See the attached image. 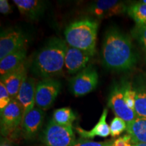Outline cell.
I'll return each mask as SVG.
<instances>
[{
  "instance_id": "9a60e30c",
  "label": "cell",
  "mask_w": 146,
  "mask_h": 146,
  "mask_svg": "<svg viewBox=\"0 0 146 146\" xmlns=\"http://www.w3.org/2000/svg\"><path fill=\"white\" fill-rule=\"evenodd\" d=\"M14 3L23 16L32 20L41 16L45 9V3L39 0H14Z\"/></svg>"
},
{
  "instance_id": "ffe728a7",
  "label": "cell",
  "mask_w": 146,
  "mask_h": 146,
  "mask_svg": "<svg viewBox=\"0 0 146 146\" xmlns=\"http://www.w3.org/2000/svg\"><path fill=\"white\" fill-rule=\"evenodd\" d=\"M127 14L138 26L146 25V4L141 2L131 4L127 8Z\"/></svg>"
},
{
  "instance_id": "4fadbf2b",
  "label": "cell",
  "mask_w": 146,
  "mask_h": 146,
  "mask_svg": "<svg viewBox=\"0 0 146 146\" xmlns=\"http://www.w3.org/2000/svg\"><path fill=\"white\" fill-rule=\"evenodd\" d=\"M36 85L33 78L27 76L18 91L16 100L23 109V116L35 108Z\"/></svg>"
},
{
  "instance_id": "e0dca14e",
  "label": "cell",
  "mask_w": 146,
  "mask_h": 146,
  "mask_svg": "<svg viewBox=\"0 0 146 146\" xmlns=\"http://www.w3.org/2000/svg\"><path fill=\"white\" fill-rule=\"evenodd\" d=\"M27 58V47L8 55L0 60V74L2 76L15 70L25 62Z\"/></svg>"
},
{
  "instance_id": "d4e9b609",
  "label": "cell",
  "mask_w": 146,
  "mask_h": 146,
  "mask_svg": "<svg viewBox=\"0 0 146 146\" xmlns=\"http://www.w3.org/2000/svg\"><path fill=\"white\" fill-rule=\"evenodd\" d=\"M112 143L113 140L102 142H96L91 141L89 139L81 138L78 139H76L75 141L71 146H112Z\"/></svg>"
},
{
  "instance_id": "4316f807",
  "label": "cell",
  "mask_w": 146,
  "mask_h": 146,
  "mask_svg": "<svg viewBox=\"0 0 146 146\" xmlns=\"http://www.w3.org/2000/svg\"><path fill=\"white\" fill-rule=\"evenodd\" d=\"M112 146H133L132 140L129 134L113 141Z\"/></svg>"
},
{
  "instance_id": "7c38bea8",
  "label": "cell",
  "mask_w": 146,
  "mask_h": 146,
  "mask_svg": "<svg viewBox=\"0 0 146 146\" xmlns=\"http://www.w3.org/2000/svg\"><path fill=\"white\" fill-rule=\"evenodd\" d=\"M44 117V110L38 107H35L23 116L21 127L25 139H31L37 135L43 123Z\"/></svg>"
},
{
  "instance_id": "cb8c5ba5",
  "label": "cell",
  "mask_w": 146,
  "mask_h": 146,
  "mask_svg": "<svg viewBox=\"0 0 146 146\" xmlns=\"http://www.w3.org/2000/svg\"><path fill=\"white\" fill-rule=\"evenodd\" d=\"M131 33L133 37L141 45L144 50L146 51V25L145 26L136 25L133 29Z\"/></svg>"
},
{
  "instance_id": "ba28073f",
  "label": "cell",
  "mask_w": 146,
  "mask_h": 146,
  "mask_svg": "<svg viewBox=\"0 0 146 146\" xmlns=\"http://www.w3.org/2000/svg\"><path fill=\"white\" fill-rule=\"evenodd\" d=\"M0 114L1 134L4 137L13 133L23 122V109L16 99L12 100L8 106L0 111Z\"/></svg>"
},
{
  "instance_id": "44dd1931",
  "label": "cell",
  "mask_w": 146,
  "mask_h": 146,
  "mask_svg": "<svg viewBox=\"0 0 146 146\" xmlns=\"http://www.w3.org/2000/svg\"><path fill=\"white\" fill-rule=\"evenodd\" d=\"M76 119V115L70 108L66 107L55 110L53 113V118L56 123L62 126H72Z\"/></svg>"
},
{
  "instance_id": "ac0fdd59",
  "label": "cell",
  "mask_w": 146,
  "mask_h": 146,
  "mask_svg": "<svg viewBox=\"0 0 146 146\" xmlns=\"http://www.w3.org/2000/svg\"><path fill=\"white\" fill-rule=\"evenodd\" d=\"M127 132L131 136L132 143H146V118H137L127 123Z\"/></svg>"
},
{
  "instance_id": "f1b7e54d",
  "label": "cell",
  "mask_w": 146,
  "mask_h": 146,
  "mask_svg": "<svg viewBox=\"0 0 146 146\" xmlns=\"http://www.w3.org/2000/svg\"><path fill=\"white\" fill-rule=\"evenodd\" d=\"M0 146H11L10 141L7 139H1Z\"/></svg>"
},
{
  "instance_id": "8fae6325",
  "label": "cell",
  "mask_w": 146,
  "mask_h": 146,
  "mask_svg": "<svg viewBox=\"0 0 146 146\" xmlns=\"http://www.w3.org/2000/svg\"><path fill=\"white\" fill-rule=\"evenodd\" d=\"M93 56L85 51L67 45L64 66L69 74H75L86 68Z\"/></svg>"
},
{
  "instance_id": "83f0119b",
  "label": "cell",
  "mask_w": 146,
  "mask_h": 146,
  "mask_svg": "<svg viewBox=\"0 0 146 146\" xmlns=\"http://www.w3.org/2000/svg\"><path fill=\"white\" fill-rule=\"evenodd\" d=\"M12 8L7 0L0 1V12L3 14H8L11 12Z\"/></svg>"
},
{
  "instance_id": "8992f818",
  "label": "cell",
  "mask_w": 146,
  "mask_h": 146,
  "mask_svg": "<svg viewBox=\"0 0 146 146\" xmlns=\"http://www.w3.org/2000/svg\"><path fill=\"white\" fill-rule=\"evenodd\" d=\"M125 82L116 84L110 93L108 106L110 108L116 115L125 120L127 123L135 120L136 114L134 110L127 106L125 100Z\"/></svg>"
},
{
  "instance_id": "6da1fadb",
  "label": "cell",
  "mask_w": 146,
  "mask_h": 146,
  "mask_svg": "<svg viewBox=\"0 0 146 146\" xmlns=\"http://www.w3.org/2000/svg\"><path fill=\"white\" fill-rule=\"evenodd\" d=\"M102 59L107 68L117 71L130 70L137 63V54L129 36L111 28L105 35Z\"/></svg>"
},
{
  "instance_id": "9c48e42d",
  "label": "cell",
  "mask_w": 146,
  "mask_h": 146,
  "mask_svg": "<svg viewBox=\"0 0 146 146\" xmlns=\"http://www.w3.org/2000/svg\"><path fill=\"white\" fill-rule=\"evenodd\" d=\"M127 5L124 1L116 0H99L94 1L87 8L89 14L100 19L124 14L127 12Z\"/></svg>"
},
{
  "instance_id": "5b68a950",
  "label": "cell",
  "mask_w": 146,
  "mask_h": 146,
  "mask_svg": "<svg viewBox=\"0 0 146 146\" xmlns=\"http://www.w3.org/2000/svg\"><path fill=\"white\" fill-rule=\"evenodd\" d=\"M61 83L53 78H43L38 82L35 89V104L36 107L46 110L52 106L60 90Z\"/></svg>"
},
{
  "instance_id": "d6986e66",
  "label": "cell",
  "mask_w": 146,
  "mask_h": 146,
  "mask_svg": "<svg viewBox=\"0 0 146 146\" xmlns=\"http://www.w3.org/2000/svg\"><path fill=\"white\" fill-rule=\"evenodd\" d=\"M135 91V112L137 118H146V84L139 83L134 87Z\"/></svg>"
},
{
  "instance_id": "30bf717a",
  "label": "cell",
  "mask_w": 146,
  "mask_h": 146,
  "mask_svg": "<svg viewBox=\"0 0 146 146\" xmlns=\"http://www.w3.org/2000/svg\"><path fill=\"white\" fill-rule=\"evenodd\" d=\"M27 38L16 29H7L0 36V60L8 55L26 47Z\"/></svg>"
},
{
  "instance_id": "7402d4cb",
  "label": "cell",
  "mask_w": 146,
  "mask_h": 146,
  "mask_svg": "<svg viewBox=\"0 0 146 146\" xmlns=\"http://www.w3.org/2000/svg\"><path fill=\"white\" fill-rule=\"evenodd\" d=\"M127 126L126 122L118 116H116L112 120L110 126V135L112 137H115L120 135L125 130H127Z\"/></svg>"
},
{
  "instance_id": "5bb4252c",
  "label": "cell",
  "mask_w": 146,
  "mask_h": 146,
  "mask_svg": "<svg viewBox=\"0 0 146 146\" xmlns=\"http://www.w3.org/2000/svg\"><path fill=\"white\" fill-rule=\"evenodd\" d=\"M27 76L26 63H24L15 70L1 76V82L6 87L12 99H16L23 81Z\"/></svg>"
},
{
  "instance_id": "52a82bcc",
  "label": "cell",
  "mask_w": 146,
  "mask_h": 146,
  "mask_svg": "<svg viewBox=\"0 0 146 146\" xmlns=\"http://www.w3.org/2000/svg\"><path fill=\"white\" fill-rule=\"evenodd\" d=\"M98 84V72L96 68L89 66L72 78L70 83V89L74 96L81 97L94 91Z\"/></svg>"
},
{
  "instance_id": "4dcf8cb0",
  "label": "cell",
  "mask_w": 146,
  "mask_h": 146,
  "mask_svg": "<svg viewBox=\"0 0 146 146\" xmlns=\"http://www.w3.org/2000/svg\"><path fill=\"white\" fill-rule=\"evenodd\" d=\"M141 2L145 3V4H146V0H143V1H141Z\"/></svg>"
},
{
  "instance_id": "7a4b0ae2",
  "label": "cell",
  "mask_w": 146,
  "mask_h": 146,
  "mask_svg": "<svg viewBox=\"0 0 146 146\" xmlns=\"http://www.w3.org/2000/svg\"><path fill=\"white\" fill-rule=\"evenodd\" d=\"M67 45L65 41L52 37L35 57L32 64L34 74L43 78L59 75L63 70Z\"/></svg>"
},
{
  "instance_id": "603a6c76",
  "label": "cell",
  "mask_w": 146,
  "mask_h": 146,
  "mask_svg": "<svg viewBox=\"0 0 146 146\" xmlns=\"http://www.w3.org/2000/svg\"><path fill=\"white\" fill-rule=\"evenodd\" d=\"M125 100L127 106L134 110L135 103V91L133 87L131 86V84L128 82H125Z\"/></svg>"
},
{
  "instance_id": "f546056e",
  "label": "cell",
  "mask_w": 146,
  "mask_h": 146,
  "mask_svg": "<svg viewBox=\"0 0 146 146\" xmlns=\"http://www.w3.org/2000/svg\"><path fill=\"white\" fill-rule=\"evenodd\" d=\"M133 146H146V143H139L133 144Z\"/></svg>"
},
{
  "instance_id": "2e32d148",
  "label": "cell",
  "mask_w": 146,
  "mask_h": 146,
  "mask_svg": "<svg viewBox=\"0 0 146 146\" xmlns=\"http://www.w3.org/2000/svg\"><path fill=\"white\" fill-rule=\"evenodd\" d=\"M108 116V109L104 108L103 112L100 116L98 123L94 126L90 131H86L81 129V127L76 128V131L81 136V138L89 139H94L95 137H101L106 138L110 135V129L109 125L106 123V118Z\"/></svg>"
},
{
  "instance_id": "484cf974",
  "label": "cell",
  "mask_w": 146,
  "mask_h": 146,
  "mask_svg": "<svg viewBox=\"0 0 146 146\" xmlns=\"http://www.w3.org/2000/svg\"><path fill=\"white\" fill-rule=\"evenodd\" d=\"M12 100L6 87L3 83L0 82V111L3 110L5 107L8 106Z\"/></svg>"
},
{
  "instance_id": "3957f363",
  "label": "cell",
  "mask_w": 146,
  "mask_h": 146,
  "mask_svg": "<svg viewBox=\"0 0 146 146\" xmlns=\"http://www.w3.org/2000/svg\"><path fill=\"white\" fill-rule=\"evenodd\" d=\"M99 22L83 18L73 22L66 29L64 35L68 45L94 55L96 53Z\"/></svg>"
},
{
  "instance_id": "277c9868",
  "label": "cell",
  "mask_w": 146,
  "mask_h": 146,
  "mask_svg": "<svg viewBox=\"0 0 146 146\" xmlns=\"http://www.w3.org/2000/svg\"><path fill=\"white\" fill-rule=\"evenodd\" d=\"M41 139L45 146H71L75 141L72 126H62L52 119L43 131Z\"/></svg>"
}]
</instances>
